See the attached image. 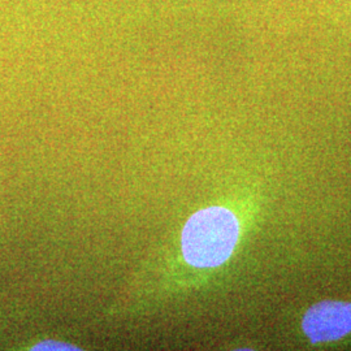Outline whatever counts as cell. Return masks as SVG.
<instances>
[{
	"label": "cell",
	"instance_id": "obj_1",
	"mask_svg": "<svg viewBox=\"0 0 351 351\" xmlns=\"http://www.w3.org/2000/svg\"><path fill=\"white\" fill-rule=\"evenodd\" d=\"M239 237V223L234 213L215 206L189 219L181 234V249L190 265L213 268L230 258Z\"/></svg>",
	"mask_w": 351,
	"mask_h": 351
},
{
	"label": "cell",
	"instance_id": "obj_2",
	"mask_svg": "<svg viewBox=\"0 0 351 351\" xmlns=\"http://www.w3.org/2000/svg\"><path fill=\"white\" fill-rule=\"evenodd\" d=\"M302 328L313 343L337 341L351 333V303L324 301L303 316Z\"/></svg>",
	"mask_w": 351,
	"mask_h": 351
},
{
	"label": "cell",
	"instance_id": "obj_3",
	"mask_svg": "<svg viewBox=\"0 0 351 351\" xmlns=\"http://www.w3.org/2000/svg\"><path fill=\"white\" fill-rule=\"evenodd\" d=\"M33 350H77V348H73L72 345L64 343V342H58V341H43L40 343L36 345L33 348Z\"/></svg>",
	"mask_w": 351,
	"mask_h": 351
}]
</instances>
